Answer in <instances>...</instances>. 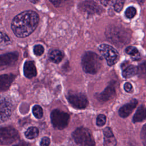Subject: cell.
I'll return each mask as SVG.
<instances>
[{
    "mask_svg": "<svg viewBox=\"0 0 146 146\" xmlns=\"http://www.w3.org/2000/svg\"><path fill=\"white\" fill-rule=\"evenodd\" d=\"M39 19V15L35 11L33 10L23 11L13 19L11 29L17 37H26L35 30Z\"/></svg>",
    "mask_w": 146,
    "mask_h": 146,
    "instance_id": "1",
    "label": "cell"
},
{
    "mask_svg": "<svg viewBox=\"0 0 146 146\" xmlns=\"http://www.w3.org/2000/svg\"><path fill=\"white\" fill-rule=\"evenodd\" d=\"M102 59L96 53L92 51L86 52L82 58V66L84 72L95 74L100 68Z\"/></svg>",
    "mask_w": 146,
    "mask_h": 146,
    "instance_id": "2",
    "label": "cell"
},
{
    "mask_svg": "<svg viewBox=\"0 0 146 146\" xmlns=\"http://www.w3.org/2000/svg\"><path fill=\"white\" fill-rule=\"evenodd\" d=\"M72 136L79 146H95V143L90 131L84 127L76 129Z\"/></svg>",
    "mask_w": 146,
    "mask_h": 146,
    "instance_id": "3",
    "label": "cell"
},
{
    "mask_svg": "<svg viewBox=\"0 0 146 146\" xmlns=\"http://www.w3.org/2000/svg\"><path fill=\"white\" fill-rule=\"evenodd\" d=\"M50 117L54 127L58 129H63L66 128L70 120L68 113L58 109L51 112Z\"/></svg>",
    "mask_w": 146,
    "mask_h": 146,
    "instance_id": "4",
    "label": "cell"
},
{
    "mask_svg": "<svg viewBox=\"0 0 146 146\" xmlns=\"http://www.w3.org/2000/svg\"><path fill=\"white\" fill-rule=\"evenodd\" d=\"M101 55L106 59L109 66L115 64L119 59V53L116 49L107 44H102L98 47Z\"/></svg>",
    "mask_w": 146,
    "mask_h": 146,
    "instance_id": "5",
    "label": "cell"
},
{
    "mask_svg": "<svg viewBox=\"0 0 146 146\" xmlns=\"http://www.w3.org/2000/svg\"><path fill=\"white\" fill-rule=\"evenodd\" d=\"M19 138L18 131L12 127H6L1 128L0 139L2 145H9Z\"/></svg>",
    "mask_w": 146,
    "mask_h": 146,
    "instance_id": "6",
    "label": "cell"
},
{
    "mask_svg": "<svg viewBox=\"0 0 146 146\" xmlns=\"http://www.w3.org/2000/svg\"><path fill=\"white\" fill-rule=\"evenodd\" d=\"M67 99L70 104L78 109L85 108L88 104L86 96L80 92L69 93L67 96Z\"/></svg>",
    "mask_w": 146,
    "mask_h": 146,
    "instance_id": "7",
    "label": "cell"
},
{
    "mask_svg": "<svg viewBox=\"0 0 146 146\" xmlns=\"http://www.w3.org/2000/svg\"><path fill=\"white\" fill-rule=\"evenodd\" d=\"M12 104L5 97L1 99V120L4 121L7 120L11 114Z\"/></svg>",
    "mask_w": 146,
    "mask_h": 146,
    "instance_id": "8",
    "label": "cell"
},
{
    "mask_svg": "<svg viewBox=\"0 0 146 146\" xmlns=\"http://www.w3.org/2000/svg\"><path fill=\"white\" fill-rule=\"evenodd\" d=\"M115 94L116 91L115 87L111 84H110L102 92L96 94V97L100 102H107L113 98Z\"/></svg>",
    "mask_w": 146,
    "mask_h": 146,
    "instance_id": "9",
    "label": "cell"
},
{
    "mask_svg": "<svg viewBox=\"0 0 146 146\" xmlns=\"http://www.w3.org/2000/svg\"><path fill=\"white\" fill-rule=\"evenodd\" d=\"M138 102L136 99H132L129 103L123 106L119 110V115L123 118L128 116L136 108Z\"/></svg>",
    "mask_w": 146,
    "mask_h": 146,
    "instance_id": "10",
    "label": "cell"
},
{
    "mask_svg": "<svg viewBox=\"0 0 146 146\" xmlns=\"http://www.w3.org/2000/svg\"><path fill=\"white\" fill-rule=\"evenodd\" d=\"M18 58V54L17 52H9L1 55L0 57L1 67L9 66L14 63Z\"/></svg>",
    "mask_w": 146,
    "mask_h": 146,
    "instance_id": "11",
    "label": "cell"
},
{
    "mask_svg": "<svg viewBox=\"0 0 146 146\" xmlns=\"http://www.w3.org/2000/svg\"><path fill=\"white\" fill-rule=\"evenodd\" d=\"M79 8L82 11L89 13H95L100 12L101 7H100L97 3L93 1H85L82 2L79 5Z\"/></svg>",
    "mask_w": 146,
    "mask_h": 146,
    "instance_id": "12",
    "label": "cell"
},
{
    "mask_svg": "<svg viewBox=\"0 0 146 146\" xmlns=\"http://www.w3.org/2000/svg\"><path fill=\"white\" fill-rule=\"evenodd\" d=\"M104 133V144L103 146H116V140L113 134L111 128L107 127L103 130Z\"/></svg>",
    "mask_w": 146,
    "mask_h": 146,
    "instance_id": "13",
    "label": "cell"
},
{
    "mask_svg": "<svg viewBox=\"0 0 146 146\" xmlns=\"http://www.w3.org/2000/svg\"><path fill=\"white\" fill-rule=\"evenodd\" d=\"M15 79V75L13 74H3L0 76V89L1 91L7 90Z\"/></svg>",
    "mask_w": 146,
    "mask_h": 146,
    "instance_id": "14",
    "label": "cell"
},
{
    "mask_svg": "<svg viewBox=\"0 0 146 146\" xmlns=\"http://www.w3.org/2000/svg\"><path fill=\"white\" fill-rule=\"evenodd\" d=\"M23 73L27 78H32L36 75L37 72L34 63L32 61H26L23 66Z\"/></svg>",
    "mask_w": 146,
    "mask_h": 146,
    "instance_id": "15",
    "label": "cell"
},
{
    "mask_svg": "<svg viewBox=\"0 0 146 146\" xmlns=\"http://www.w3.org/2000/svg\"><path fill=\"white\" fill-rule=\"evenodd\" d=\"M122 68V75L125 78H131L139 72V67L132 64L128 65Z\"/></svg>",
    "mask_w": 146,
    "mask_h": 146,
    "instance_id": "16",
    "label": "cell"
},
{
    "mask_svg": "<svg viewBox=\"0 0 146 146\" xmlns=\"http://www.w3.org/2000/svg\"><path fill=\"white\" fill-rule=\"evenodd\" d=\"M146 119V108L144 106L141 105L136 111L132 118V121L135 123L141 122Z\"/></svg>",
    "mask_w": 146,
    "mask_h": 146,
    "instance_id": "17",
    "label": "cell"
},
{
    "mask_svg": "<svg viewBox=\"0 0 146 146\" xmlns=\"http://www.w3.org/2000/svg\"><path fill=\"white\" fill-rule=\"evenodd\" d=\"M63 52L59 50H52L48 54V58L50 61L55 63H59L63 58Z\"/></svg>",
    "mask_w": 146,
    "mask_h": 146,
    "instance_id": "18",
    "label": "cell"
},
{
    "mask_svg": "<svg viewBox=\"0 0 146 146\" xmlns=\"http://www.w3.org/2000/svg\"><path fill=\"white\" fill-rule=\"evenodd\" d=\"M125 52L129 54L133 60H139L141 59V55L137 48L134 46H128L125 48Z\"/></svg>",
    "mask_w": 146,
    "mask_h": 146,
    "instance_id": "19",
    "label": "cell"
},
{
    "mask_svg": "<svg viewBox=\"0 0 146 146\" xmlns=\"http://www.w3.org/2000/svg\"><path fill=\"white\" fill-rule=\"evenodd\" d=\"M39 133V130L36 127H29L25 132V136L29 139H33L36 137Z\"/></svg>",
    "mask_w": 146,
    "mask_h": 146,
    "instance_id": "20",
    "label": "cell"
},
{
    "mask_svg": "<svg viewBox=\"0 0 146 146\" xmlns=\"http://www.w3.org/2000/svg\"><path fill=\"white\" fill-rule=\"evenodd\" d=\"M33 113L37 119H40L43 116V110L39 105H34L32 109Z\"/></svg>",
    "mask_w": 146,
    "mask_h": 146,
    "instance_id": "21",
    "label": "cell"
},
{
    "mask_svg": "<svg viewBox=\"0 0 146 146\" xmlns=\"http://www.w3.org/2000/svg\"><path fill=\"white\" fill-rule=\"evenodd\" d=\"M136 14V10L133 6L128 7L125 11V17L129 19L133 18L135 16Z\"/></svg>",
    "mask_w": 146,
    "mask_h": 146,
    "instance_id": "22",
    "label": "cell"
},
{
    "mask_svg": "<svg viewBox=\"0 0 146 146\" xmlns=\"http://www.w3.org/2000/svg\"><path fill=\"white\" fill-rule=\"evenodd\" d=\"M106 122V116L103 114H100L96 119V124L99 127L103 126Z\"/></svg>",
    "mask_w": 146,
    "mask_h": 146,
    "instance_id": "23",
    "label": "cell"
},
{
    "mask_svg": "<svg viewBox=\"0 0 146 146\" xmlns=\"http://www.w3.org/2000/svg\"><path fill=\"white\" fill-rule=\"evenodd\" d=\"M34 53L36 56H40L44 52V47L41 44H36L33 48Z\"/></svg>",
    "mask_w": 146,
    "mask_h": 146,
    "instance_id": "24",
    "label": "cell"
},
{
    "mask_svg": "<svg viewBox=\"0 0 146 146\" xmlns=\"http://www.w3.org/2000/svg\"><path fill=\"white\" fill-rule=\"evenodd\" d=\"M10 38L7 35L1 32V47L3 45H7L10 43Z\"/></svg>",
    "mask_w": 146,
    "mask_h": 146,
    "instance_id": "25",
    "label": "cell"
},
{
    "mask_svg": "<svg viewBox=\"0 0 146 146\" xmlns=\"http://www.w3.org/2000/svg\"><path fill=\"white\" fill-rule=\"evenodd\" d=\"M140 138L141 139L143 145L146 146V124L143 126L141 129Z\"/></svg>",
    "mask_w": 146,
    "mask_h": 146,
    "instance_id": "26",
    "label": "cell"
},
{
    "mask_svg": "<svg viewBox=\"0 0 146 146\" xmlns=\"http://www.w3.org/2000/svg\"><path fill=\"white\" fill-rule=\"evenodd\" d=\"M124 3V1H115V3L113 4L114 10L116 12H120L122 10V9L123 7Z\"/></svg>",
    "mask_w": 146,
    "mask_h": 146,
    "instance_id": "27",
    "label": "cell"
},
{
    "mask_svg": "<svg viewBox=\"0 0 146 146\" xmlns=\"http://www.w3.org/2000/svg\"><path fill=\"white\" fill-rule=\"evenodd\" d=\"M139 71H140V73H141L142 75L146 74V61L140 64L139 66Z\"/></svg>",
    "mask_w": 146,
    "mask_h": 146,
    "instance_id": "28",
    "label": "cell"
},
{
    "mask_svg": "<svg viewBox=\"0 0 146 146\" xmlns=\"http://www.w3.org/2000/svg\"><path fill=\"white\" fill-rule=\"evenodd\" d=\"M50 140L48 137H43L40 141V146H49Z\"/></svg>",
    "mask_w": 146,
    "mask_h": 146,
    "instance_id": "29",
    "label": "cell"
},
{
    "mask_svg": "<svg viewBox=\"0 0 146 146\" xmlns=\"http://www.w3.org/2000/svg\"><path fill=\"white\" fill-rule=\"evenodd\" d=\"M124 90L127 92H132L133 88H132V84L129 83V82H127L124 84Z\"/></svg>",
    "mask_w": 146,
    "mask_h": 146,
    "instance_id": "30",
    "label": "cell"
},
{
    "mask_svg": "<svg viewBox=\"0 0 146 146\" xmlns=\"http://www.w3.org/2000/svg\"><path fill=\"white\" fill-rule=\"evenodd\" d=\"M13 146H31L29 143H27L25 141L21 140L19 141L17 144L14 145Z\"/></svg>",
    "mask_w": 146,
    "mask_h": 146,
    "instance_id": "31",
    "label": "cell"
},
{
    "mask_svg": "<svg viewBox=\"0 0 146 146\" xmlns=\"http://www.w3.org/2000/svg\"><path fill=\"white\" fill-rule=\"evenodd\" d=\"M51 2H52L54 6H58L59 5L61 1H51Z\"/></svg>",
    "mask_w": 146,
    "mask_h": 146,
    "instance_id": "32",
    "label": "cell"
},
{
    "mask_svg": "<svg viewBox=\"0 0 146 146\" xmlns=\"http://www.w3.org/2000/svg\"><path fill=\"white\" fill-rule=\"evenodd\" d=\"M30 2H33V3H36V2H37V1H31Z\"/></svg>",
    "mask_w": 146,
    "mask_h": 146,
    "instance_id": "33",
    "label": "cell"
}]
</instances>
